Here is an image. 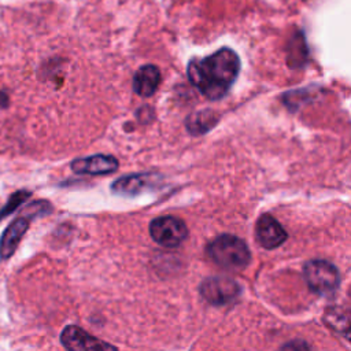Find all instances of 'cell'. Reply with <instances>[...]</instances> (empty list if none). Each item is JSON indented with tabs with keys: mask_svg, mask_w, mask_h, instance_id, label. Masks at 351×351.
Listing matches in <instances>:
<instances>
[{
	"mask_svg": "<svg viewBox=\"0 0 351 351\" xmlns=\"http://www.w3.org/2000/svg\"><path fill=\"white\" fill-rule=\"evenodd\" d=\"M240 58L228 48H219L214 53L192 59L186 66L189 82L208 100L223 99L240 74Z\"/></svg>",
	"mask_w": 351,
	"mask_h": 351,
	"instance_id": "6da1fadb",
	"label": "cell"
},
{
	"mask_svg": "<svg viewBox=\"0 0 351 351\" xmlns=\"http://www.w3.org/2000/svg\"><path fill=\"white\" fill-rule=\"evenodd\" d=\"M207 255L215 265L228 270L244 269L251 261V254L244 240L228 233L215 237L207 245Z\"/></svg>",
	"mask_w": 351,
	"mask_h": 351,
	"instance_id": "7a4b0ae2",
	"label": "cell"
},
{
	"mask_svg": "<svg viewBox=\"0 0 351 351\" xmlns=\"http://www.w3.org/2000/svg\"><path fill=\"white\" fill-rule=\"evenodd\" d=\"M303 274L308 288L319 295L332 293L340 281L337 267L330 262L321 259L310 261L306 263Z\"/></svg>",
	"mask_w": 351,
	"mask_h": 351,
	"instance_id": "3957f363",
	"label": "cell"
},
{
	"mask_svg": "<svg viewBox=\"0 0 351 351\" xmlns=\"http://www.w3.org/2000/svg\"><path fill=\"white\" fill-rule=\"evenodd\" d=\"M149 234L159 245L176 248L186 239L188 228L182 219L173 215H165L151 221Z\"/></svg>",
	"mask_w": 351,
	"mask_h": 351,
	"instance_id": "277c9868",
	"label": "cell"
},
{
	"mask_svg": "<svg viewBox=\"0 0 351 351\" xmlns=\"http://www.w3.org/2000/svg\"><path fill=\"white\" fill-rule=\"evenodd\" d=\"M240 293L239 284L230 277L214 276L200 284V295L214 306H223L233 302Z\"/></svg>",
	"mask_w": 351,
	"mask_h": 351,
	"instance_id": "5b68a950",
	"label": "cell"
},
{
	"mask_svg": "<svg viewBox=\"0 0 351 351\" xmlns=\"http://www.w3.org/2000/svg\"><path fill=\"white\" fill-rule=\"evenodd\" d=\"M60 341L69 351H118L110 343H106L77 325H67L60 333Z\"/></svg>",
	"mask_w": 351,
	"mask_h": 351,
	"instance_id": "8992f818",
	"label": "cell"
},
{
	"mask_svg": "<svg viewBox=\"0 0 351 351\" xmlns=\"http://www.w3.org/2000/svg\"><path fill=\"white\" fill-rule=\"evenodd\" d=\"M70 167L77 174H88V176H103L110 174L118 170L119 162L112 155L96 154L86 158L74 159L70 163Z\"/></svg>",
	"mask_w": 351,
	"mask_h": 351,
	"instance_id": "52a82bcc",
	"label": "cell"
},
{
	"mask_svg": "<svg viewBox=\"0 0 351 351\" xmlns=\"http://www.w3.org/2000/svg\"><path fill=\"white\" fill-rule=\"evenodd\" d=\"M258 243L266 248L273 250L280 247L288 237L282 225L270 214H262L255 226Z\"/></svg>",
	"mask_w": 351,
	"mask_h": 351,
	"instance_id": "ba28073f",
	"label": "cell"
},
{
	"mask_svg": "<svg viewBox=\"0 0 351 351\" xmlns=\"http://www.w3.org/2000/svg\"><path fill=\"white\" fill-rule=\"evenodd\" d=\"M27 228H29V218H26L25 215L14 219L5 228V230L0 237V261H5L14 255Z\"/></svg>",
	"mask_w": 351,
	"mask_h": 351,
	"instance_id": "9c48e42d",
	"label": "cell"
},
{
	"mask_svg": "<svg viewBox=\"0 0 351 351\" xmlns=\"http://www.w3.org/2000/svg\"><path fill=\"white\" fill-rule=\"evenodd\" d=\"M155 180V174L152 173H136V174H126L117 178L111 189L114 193L123 195V196H134L141 193L145 188L151 186Z\"/></svg>",
	"mask_w": 351,
	"mask_h": 351,
	"instance_id": "30bf717a",
	"label": "cell"
},
{
	"mask_svg": "<svg viewBox=\"0 0 351 351\" xmlns=\"http://www.w3.org/2000/svg\"><path fill=\"white\" fill-rule=\"evenodd\" d=\"M160 70L155 64L141 66L133 75V90L141 97H151L160 84Z\"/></svg>",
	"mask_w": 351,
	"mask_h": 351,
	"instance_id": "8fae6325",
	"label": "cell"
},
{
	"mask_svg": "<svg viewBox=\"0 0 351 351\" xmlns=\"http://www.w3.org/2000/svg\"><path fill=\"white\" fill-rule=\"evenodd\" d=\"M219 121V115L213 110H200L185 119V128L191 134H204Z\"/></svg>",
	"mask_w": 351,
	"mask_h": 351,
	"instance_id": "7c38bea8",
	"label": "cell"
},
{
	"mask_svg": "<svg viewBox=\"0 0 351 351\" xmlns=\"http://www.w3.org/2000/svg\"><path fill=\"white\" fill-rule=\"evenodd\" d=\"M27 197H30V192L29 191H16V192H14L8 197L7 203L0 208V221L3 218H5L7 215L12 214L22 203H25V200H27Z\"/></svg>",
	"mask_w": 351,
	"mask_h": 351,
	"instance_id": "4fadbf2b",
	"label": "cell"
},
{
	"mask_svg": "<svg viewBox=\"0 0 351 351\" xmlns=\"http://www.w3.org/2000/svg\"><path fill=\"white\" fill-rule=\"evenodd\" d=\"M280 351H311V348L304 340H291L285 343Z\"/></svg>",
	"mask_w": 351,
	"mask_h": 351,
	"instance_id": "5bb4252c",
	"label": "cell"
},
{
	"mask_svg": "<svg viewBox=\"0 0 351 351\" xmlns=\"http://www.w3.org/2000/svg\"><path fill=\"white\" fill-rule=\"evenodd\" d=\"M0 104L7 106V96L3 92H0Z\"/></svg>",
	"mask_w": 351,
	"mask_h": 351,
	"instance_id": "9a60e30c",
	"label": "cell"
}]
</instances>
